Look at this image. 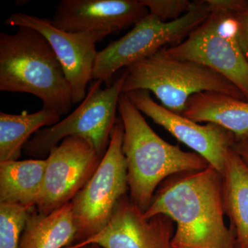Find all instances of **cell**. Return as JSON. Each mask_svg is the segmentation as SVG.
Listing matches in <instances>:
<instances>
[{
	"instance_id": "9c48e42d",
	"label": "cell",
	"mask_w": 248,
	"mask_h": 248,
	"mask_svg": "<svg viewBox=\"0 0 248 248\" xmlns=\"http://www.w3.org/2000/svg\"><path fill=\"white\" fill-rule=\"evenodd\" d=\"M102 158L85 139H63L46 159L45 180L36 210L48 215L71 202L93 177Z\"/></svg>"
},
{
	"instance_id": "5b68a950",
	"label": "cell",
	"mask_w": 248,
	"mask_h": 248,
	"mask_svg": "<svg viewBox=\"0 0 248 248\" xmlns=\"http://www.w3.org/2000/svg\"><path fill=\"white\" fill-rule=\"evenodd\" d=\"M124 78V72L105 89H102V81L94 80L79 107L58 123L37 132L24 146V153L35 159H46L63 139L78 136L89 141L103 157L117 121Z\"/></svg>"
},
{
	"instance_id": "ba28073f",
	"label": "cell",
	"mask_w": 248,
	"mask_h": 248,
	"mask_svg": "<svg viewBox=\"0 0 248 248\" xmlns=\"http://www.w3.org/2000/svg\"><path fill=\"white\" fill-rule=\"evenodd\" d=\"M232 14L210 13L201 25L177 45L166 47L173 58L200 63L224 77L248 101V62L238 40Z\"/></svg>"
},
{
	"instance_id": "e0dca14e",
	"label": "cell",
	"mask_w": 248,
	"mask_h": 248,
	"mask_svg": "<svg viewBox=\"0 0 248 248\" xmlns=\"http://www.w3.org/2000/svg\"><path fill=\"white\" fill-rule=\"evenodd\" d=\"M46 159L0 162V203L35 208L45 180Z\"/></svg>"
},
{
	"instance_id": "cb8c5ba5",
	"label": "cell",
	"mask_w": 248,
	"mask_h": 248,
	"mask_svg": "<svg viewBox=\"0 0 248 248\" xmlns=\"http://www.w3.org/2000/svg\"><path fill=\"white\" fill-rule=\"evenodd\" d=\"M66 248H102L100 247V246H98V245L95 244H89L86 245V246H81V247L75 248L73 247V246H70V247Z\"/></svg>"
},
{
	"instance_id": "ffe728a7",
	"label": "cell",
	"mask_w": 248,
	"mask_h": 248,
	"mask_svg": "<svg viewBox=\"0 0 248 248\" xmlns=\"http://www.w3.org/2000/svg\"><path fill=\"white\" fill-rule=\"evenodd\" d=\"M149 14L163 22L180 19L192 9L194 1L188 0H140Z\"/></svg>"
},
{
	"instance_id": "d6986e66",
	"label": "cell",
	"mask_w": 248,
	"mask_h": 248,
	"mask_svg": "<svg viewBox=\"0 0 248 248\" xmlns=\"http://www.w3.org/2000/svg\"><path fill=\"white\" fill-rule=\"evenodd\" d=\"M35 208L0 203V248H19L29 215Z\"/></svg>"
},
{
	"instance_id": "2e32d148",
	"label": "cell",
	"mask_w": 248,
	"mask_h": 248,
	"mask_svg": "<svg viewBox=\"0 0 248 248\" xmlns=\"http://www.w3.org/2000/svg\"><path fill=\"white\" fill-rule=\"evenodd\" d=\"M77 234L71 202L48 215L35 208L28 218L19 248H66L75 244Z\"/></svg>"
},
{
	"instance_id": "7a4b0ae2",
	"label": "cell",
	"mask_w": 248,
	"mask_h": 248,
	"mask_svg": "<svg viewBox=\"0 0 248 248\" xmlns=\"http://www.w3.org/2000/svg\"><path fill=\"white\" fill-rule=\"evenodd\" d=\"M118 111L124 125L122 150L126 159L130 198L143 213L166 179L208 167V161L200 155L184 151L160 138L125 93L120 95Z\"/></svg>"
},
{
	"instance_id": "3957f363",
	"label": "cell",
	"mask_w": 248,
	"mask_h": 248,
	"mask_svg": "<svg viewBox=\"0 0 248 248\" xmlns=\"http://www.w3.org/2000/svg\"><path fill=\"white\" fill-rule=\"evenodd\" d=\"M0 91L33 94L43 108L60 116L71 110L73 99L61 63L40 32L19 27L0 33Z\"/></svg>"
},
{
	"instance_id": "6da1fadb",
	"label": "cell",
	"mask_w": 248,
	"mask_h": 248,
	"mask_svg": "<svg viewBox=\"0 0 248 248\" xmlns=\"http://www.w3.org/2000/svg\"><path fill=\"white\" fill-rule=\"evenodd\" d=\"M158 215L176 223L172 248H236L234 234L224 220L222 176L210 165L161 183L143 216Z\"/></svg>"
},
{
	"instance_id": "4fadbf2b",
	"label": "cell",
	"mask_w": 248,
	"mask_h": 248,
	"mask_svg": "<svg viewBox=\"0 0 248 248\" xmlns=\"http://www.w3.org/2000/svg\"><path fill=\"white\" fill-rule=\"evenodd\" d=\"M148 14L140 0H62L51 20L67 32L108 36L135 26Z\"/></svg>"
},
{
	"instance_id": "52a82bcc",
	"label": "cell",
	"mask_w": 248,
	"mask_h": 248,
	"mask_svg": "<svg viewBox=\"0 0 248 248\" xmlns=\"http://www.w3.org/2000/svg\"><path fill=\"white\" fill-rule=\"evenodd\" d=\"M124 125L117 118L110 141L97 170L71 201L79 244L97 234L110 221L121 199L129 190L126 159L122 150Z\"/></svg>"
},
{
	"instance_id": "44dd1931",
	"label": "cell",
	"mask_w": 248,
	"mask_h": 248,
	"mask_svg": "<svg viewBox=\"0 0 248 248\" xmlns=\"http://www.w3.org/2000/svg\"><path fill=\"white\" fill-rule=\"evenodd\" d=\"M210 13L239 14L248 10V0H205Z\"/></svg>"
},
{
	"instance_id": "603a6c76",
	"label": "cell",
	"mask_w": 248,
	"mask_h": 248,
	"mask_svg": "<svg viewBox=\"0 0 248 248\" xmlns=\"http://www.w3.org/2000/svg\"><path fill=\"white\" fill-rule=\"evenodd\" d=\"M232 148L248 166V135L244 138H236Z\"/></svg>"
},
{
	"instance_id": "ac0fdd59",
	"label": "cell",
	"mask_w": 248,
	"mask_h": 248,
	"mask_svg": "<svg viewBox=\"0 0 248 248\" xmlns=\"http://www.w3.org/2000/svg\"><path fill=\"white\" fill-rule=\"evenodd\" d=\"M60 117L58 112L46 108L21 115L0 112V162L17 161L31 135L42 127L58 123Z\"/></svg>"
},
{
	"instance_id": "9a60e30c",
	"label": "cell",
	"mask_w": 248,
	"mask_h": 248,
	"mask_svg": "<svg viewBox=\"0 0 248 248\" xmlns=\"http://www.w3.org/2000/svg\"><path fill=\"white\" fill-rule=\"evenodd\" d=\"M221 176L223 209L236 248H248V166L232 148L227 155Z\"/></svg>"
},
{
	"instance_id": "30bf717a",
	"label": "cell",
	"mask_w": 248,
	"mask_h": 248,
	"mask_svg": "<svg viewBox=\"0 0 248 248\" xmlns=\"http://www.w3.org/2000/svg\"><path fill=\"white\" fill-rule=\"evenodd\" d=\"M5 24L11 27L31 28L43 35L61 63L73 104L84 100L88 85L93 79L98 53L96 45L107 36L97 32H67L55 27L51 19L21 12L11 15Z\"/></svg>"
},
{
	"instance_id": "8992f818",
	"label": "cell",
	"mask_w": 248,
	"mask_h": 248,
	"mask_svg": "<svg viewBox=\"0 0 248 248\" xmlns=\"http://www.w3.org/2000/svg\"><path fill=\"white\" fill-rule=\"evenodd\" d=\"M210 13L205 1H195L192 9L177 20L163 22L148 14L119 40L112 41L98 52L93 79L101 80L107 86L119 70L153 55L168 45H177L185 40Z\"/></svg>"
},
{
	"instance_id": "5bb4252c",
	"label": "cell",
	"mask_w": 248,
	"mask_h": 248,
	"mask_svg": "<svg viewBox=\"0 0 248 248\" xmlns=\"http://www.w3.org/2000/svg\"><path fill=\"white\" fill-rule=\"evenodd\" d=\"M182 115L197 123L217 124L236 138L248 135V101L228 94L212 91L193 94Z\"/></svg>"
},
{
	"instance_id": "7c38bea8",
	"label": "cell",
	"mask_w": 248,
	"mask_h": 248,
	"mask_svg": "<svg viewBox=\"0 0 248 248\" xmlns=\"http://www.w3.org/2000/svg\"><path fill=\"white\" fill-rule=\"evenodd\" d=\"M143 214L130 197L125 195L102 231L71 246L95 244L102 248H172L174 233L172 220L164 215L145 218Z\"/></svg>"
},
{
	"instance_id": "277c9868",
	"label": "cell",
	"mask_w": 248,
	"mask_h": 248,
	"mask_svg": "<svg viewBox=\"0 0 248 248\" xmlns=\"http://www.w3.org/2000/svg\"><path fill=\"white\" fill-rule=\"evenodd\" d=\"M166 48L125 68L122 93L152 92L163 107L182 115L188 99L197 93L212 91L246 100L224 77L200 63L173 58Z\"/></svg>"
},
{
	"instance_id": "7402d4cb",
	"label": "cell",
	"mask_w": 248,
	"mask_h": 248,
	"mask_svg": "<svg viewBox=\"0 0 248 248\" xmlns=\"http://www.w3.org/2000/svg\"><path fill=\"white\" fill-rule=\"evenodd\" d=\"M238 22V40L243 53L248 62V10L233 14Z\"/></svg>"
},
{
	"instance_id": "8fae6325",
	"label": "cell",
	"mask_w": 248,
	"mask_h": 248,
	"mask_svg": "<svg viewBox=\"0 0 248 248\" xmlns=\"http://www.w3.org/2000/svg\"><path fill=\"white\" fill-rule=\"evenodd\" d=\"M125 94L141 113L166 129L222 174L227 155L236 140L234 134L217 124L202 125L174 113L155 102L148 91L138 90Z\"/></svg>"
}]
</instances>
